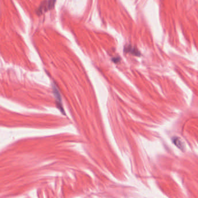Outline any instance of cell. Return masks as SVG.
<instances>
[{
  "label": "cell",
  "mask_w": 198,
  "mask_h": 198,
  "mask_svg": "<svg viewBox=\"0 0 198 198\" xmlns=\"http://www.w3.org/2000/svg\"><path fill=\"white\" fill-rule=\"evenodd\" d=\"M56 0H48L47 1L44 2L38 10V14H41L44 12H46L52 9L55 4Z\"/></svg>",
  "instance_id": "cell-1"
},
{
  "label": "cell",
  "mask_w": 198,
  "mask_h": 198,
  "mask_svg": "<svg viewBox=\"0 0 198 198\" xmlns=\"http://www.w3.org/2000/svg\"><path fill=\"white\" fill-rule=\"evenodd\" d=\"M172 141L174 145H175L178 147L180 148L181 150H183V148L184 146V143L178 137H173Z\"/></svg>",
  "instance_id": "cell-2"
},
{
  "label": "cell",
  "mask_w": 198,
  "mask_h": 198,
  "mask_svg": "<svg viewBox=\"0 0 198 198\" xmlns=\"http://www.w3.org/2000/svg\"><path fill=\"white\" fill-rule=\"evenodd\" d=\"M124 50H125L126 52L131 53L132 54H134V55H137V56L140 55L139 51L137 50V49L136 48H134V47H132V46H130V45H129L128 46L126 47V48H125Z\"/></svg>",
  "instance_id": "cell-3"
}]
</instances>
